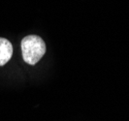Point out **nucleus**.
I'll return each instance as SVG.
<instances>
[{
	"mask_svg": "<svg viewBox=\"0 0 129 121\" xmlns=\"http://www.w3.org/2000/svg\"><path fill=\"white\" fill-rule=\"evenodd\" d=\"M20 48L23 60L29 65L38 63L46 52L45 42L37 35H28L24 37L21 40Z\"/></svg>",
	"mask_w": 129,
	"mask_h": 121,
	"instance_id": "obj_1",
	"label": "nucleus"
},
{
	"mask_svg": "<svg viewBox=\"0 0 129 121\" xmlns=\"http://www.w3.org/2000/svg\"><path fill=\"white\" fill-rule=\"evenodd\" d=\"M13 55V46L9 40L0 38V66H4Z\"/></svg>",
	"mask_w": 129,
	"mask_h": 121,
	"instance_id": "obj_2",
	"label": "nucleus"
}]
</instances>
